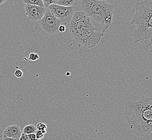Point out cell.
<instances>
[{"label":"cell","instance_id":"6da1fadb","mask_svg":"<svg viewBox=\"0 0 152 140\" xmlns=\"http://www.w3.org/2000/svg\"><path fill=\"white\" fill-rule=\"evenodd\" d=\"M124 116L132 133L137 136L148 137L152 131V98L142 96L137 101L126 103Z\"/></svg>","mask_w":152,"mask_h":140},{"label":"cell","instance_id":"7a4b0ae2","mask_svg":"<svg viewBox=\"0 0 152 140\" xmlns=\"http://www.w3.org/2000/svg\"><path fill=\"white\" fill-rule=\"evenodd\" d=\"M69 28L70 35L76 42L89 49L96 47L104 35L83 11L75 12Z\"/></svg>","mask_w":152,"mask_h":140},{"label":"cell","instance_id":"3957f363","mask_svg":"<svg viewBox=\"0 0 152 140\" xmlns=\"http://www.w3.org/2000/svg\"><path fill=\"white\" fill-rule=\"evenodd\" d=\"M80 7L94 23L105 33L111 24L114 6L101 0H83Z\"/></svg>","mask_w":152,"mask_h":140},{"label":"cell","instance_id":"277c9868","mask_svg":"<svg viewBox=\"0 0 152 140\" xmlns=\"http://www.w3.org/2000/svg\"><path fill=\"white\" fill-rule=\"evenodd\" d=\"M136 12L131 20V25L136 26L133 34L134 44L143 40H148L152 32V2L144 0L135 4Z\"/></svg>","mask_w":152,"mask_h":140},{"label":"cell","instance_id":"5b68a950","mask_svg":"<svg viewBox=\"0 0 152 140\" xmlns=\"http://www.w3.org/2000/svg\"><path fill=\"white\" fill-rule=\"evenodd\" d=\"M61 22L53 15L50 10L47 8L43 17L36 22L34 30L42 35L51 36L59 33V26Z\"/></svg>","mask_w":152,"mask_h":140},{"label":"cell","instance_id":"8992f818","mask_svg":"<svg viewBox=\"0 0 152 140\" xmlns=\"http://www.w3.org/2000/svg\"><path fill=\"white\" fill-rule=\"evenodd\" d=\"M55 18L58 20L61 24L65 26L70 22L75 12V7H64L57 4H51L48 7Z\"/></svg>","mask_w":152,"mask_h":140},{"label":"cell","instance_id":"52a82bcc","mask_svg":"<svg viewBox=\"0 0 152 140\" xmlns=\"http://www.w3.org/2000/svg\"><path fill=\"white\" fill-rule=\"evenodd\" d=\"M24 8L28 18L33 22H37L43 17L47 8L39 6L25 4Z\"/></svg>","mask_w":152,"mask_h":140},{"label":"cell","instance_id":"ba28073f","mask_svg":"<svg viewBox=\"0 0 152 140\" xmlns=\"http://www.w3.org/2000/svg\"><path fill=\"white\" fill-rule=\"evenodd\" d=\"M22 134V133L18 125H12L8 126L4 129L3 132V136L19 140Z\"/></svg>","mask_w":152,"mask_h":140},{"label":"cell","instance_id":"9c48e42d","mask_svg":"<svg viewBox=\"0 0 152 140\" xmlns=\"http://www.w3.org/2000/svg\"><path fill=\"white\" fill-rule=\"evenodd\" d=\"M78 0H58L56 4L64 7H75L77 4Z\"/></svg>","mask_w":152,"mask_h":140},{"label":"cell","instance_id":"30bf717a","mask_svg":"<svg viewBox=\"0 0 152 140\" xmlns=\"http://www.w3.org/2000/svg\"><path fill=\"white\" fill-rule=\"evenodd\" d=\"M36 131H37V129L36 126L34 125H29L24 127L23 131V133L26 135L35 134Z\"/></svg>","mask_w":152,"mask_h":140},{"label":"cell","instance_id":"8fae6325","mask_svg":"<svg viewBox=\"0 0 152 140\" xmlns=\"http://www.w3.org/2000/svg\"><path fill=\"white\" fill-rule=\"evenodd\" d=\"M25 4L37 6L44 7L43 3L42 0H22Z\"/></svg>","mask_w":152,"mask_h":140},{"label":"cell","instance_id":"7c38bea8","mask_svg":"<svg viewBox=\"0 0 152 140\" xmlns=\"http://www.w3.org/2000/svg\"><path fill=\"white\" fill-rule=\"evenodd\" d=\"M36 129L38 131H40L43 134H45L47 133L46 129L47 128V126L45 124L43 123L39 122L36 125Z\"/></svg>","mask_w":152,"mask_h":140},{"label":"cell","instance_id":"4fadbf2b","mask_svg":"<svg viewBox=\"0 0 152 140\" xmlns=\"http://www.w3.org/2000/svg\"><path fill=\"white\" fill-rule=\"evenodd\" d=\"M43 5H44V8H48L49 6L51 5V4H56L57 3L58 0H42Z\"/></svg>","mask_w":152,"mask_h":140},{"label":"cell","instance_id":"5bb4252c","mask_svg":"<svg viewBox=\"0 0 152 140\" xmlns=\"http://www.w3.org/2000/svg\"><path fill=\"white\" fill-rule=\"evenodd\" d=\"M39 58V56L37 53H31L29 55V60L31 61H36Z\"/></svg>","mask_w":152,"mask_h":140},{"label":"cell","instance_id":"9a60e30c","mask_svg":"<svg viewBox=\"0 0 152 140\" xmlns=\"http://www.w3.org/2000/svg\"><path fill=\"white\" fill-rule=\"evenodd\" d=\"M35 134L36 135V140H40L41 139H42L43 137H44V134H43L42 131H38L37 130L36 131Z\"/></svg>","mask_w":152,"mask_h":140},{"label":"cell","instance_id":"2e32d148","mask_svg":"<svg viewBox=\"0 0 152 140\" xmlns=\"http://www.w3.org/2000/svg\"><path fill=\"white\" fill-rule=\"evenodd\" d=\"M14 74H15V76L16 78H21V77H23V71L22 70L18 69V70H15Z\"/></svg>","mask_w":152,"mask_h":140},{"label":"cell","instance_id":"e0dca14e","mask_svg":"<svg viewBox=\"0 0 152 140\" xmlns=\"http://www.w3.org/2000/svg\"><path fill=\"white\" fill-rule=\"evenodd\" d=\"M65 30H66V27L64 25L61 24V25H60V26H59V32H64L65 31Z\"/></svg>","mask_w":152,"mask_h":140},{"label":"cell","instance_id":"ac0fdd59","mask_svg":"<svg viewBox=\"0 0 152 140\" xmlns=\"http://www.w3.org/2000/svg\"><path fill=\"white\" fill-rule=\"evenodd\" d=\"M27 136H28L29 140H37L35 134L27 135Z\"/></svg>","mask_w":152,"mask_h":140},{"label":"cell","instance_id":"d6986e66","mask_svg":"<svg viewBox=\"0 0 152 140\" xmlns=\"http://www.w3.org/2000/svg\"><path fill=\"white\" fill-rule=\"evenodd\" d=\"M28 140V138L27 136V135L25 134L22 133V134L21 135L20 137L19 140Z\"/></svg>","mask_w":152,"mask_h":140},{"label":"cell","instance_id":"ffe728a7","mask_svg":"<svg viewBox=\"0 0 152 140\" xmlns=\"http://www.w3.org/2000/svg\"><path fill=\"white\" fill-rule=\"evenodd\" d=\"M2 140H18L16 139L12 138V137H6V136H3L2 137Z\"/></svg>","mask_w":152,"mask_h":140},{"label":"cell","instance_id":"44dd1931","mask_svg":"<svg viewBox=\"0 0 152 140\" xmlns=\"http://www.w3.org/2000/svg\"><path fill=\"white\" fill-rule=\"evenodd\" d=\"M7 0H0V5H1V4H2L3 3H5V2H6Z\"/></svg>","mask_w":152,"mask_h":140},{"label":"cell","instance_id":"7402d4cb","mask_svg":"<svg viewBox=\"0 0 152 140\" xmlns=\"http://www.w3.org/2000/svg\"><path fill=\"white\" fill-rule=\"evenodd\" d=\"M66 74V76H69V75H70V73H69V72H67Z\"/></svg>","mask_w":152,"mask_h":140}]
</instances>
